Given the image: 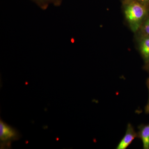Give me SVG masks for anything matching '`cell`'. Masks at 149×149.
I'll list each match as a JSON object with an SVG mask.
<instances>
[{"label":"cell","mask_w":149,"mask_h":149,"mask_svg":"<svg viewBox=\"0 0 149 149\" xmlns=\"http://www.w3.org/2000/svg\"><path fill=\"white\" fill-rule=\"evenodd\" d=\"M125 17L131 27L134 30H136L145 17L146 10L141 4L133 3L127 6L125 10Z\"/></svg>","instance_id":"6da1fadb"},{"label":"cell","mask_w":149,"mask_h":149,"mask_svg":"<svg viewBox=\"0 0 149 149\" xmlns=\"http://www.w3.org/2000/svg\"><path fill=\"white\" fill-rule=\"evenodd\" d=\"M21 134L16 128L9 125L1 118L0 120V144L1 149L10 148L12 142L18 141Z\"/></svg>","instance_id":"7a4b0ae2"},{"label":"cell","mask_w":149,"mask_h":149,"mask_svg":"<svg viewBox=\"0 0 149 149\" xmlns=\"http://www.w3.org/2000/svg\"><path fill=\"white\" fill-rule=\"evenodd\" d=\"M138 133H136L134 128L130 123L127 125L125 135L119 142L116 147L117 149H125L131 144L136 138H138Z\"/></svg>","instance_id":"3957f363"},{"label":"cell","mask_w":149,"mask_h":149,"mask_svg":"<svg viewBox=\"0 0 149 149\" xmlns=\"http://www.w3.org/2000/svg\"><path fill=\"white\" fill-rule=\"evenodd\" d=\"M139 131L138 132V138L142 141L143 148L144 149H149V123L148 124H141L139 125Z\"/></svg>","instance_id":"277c9868"},{"label":"cell","mask_w":149,"mask_h":149,"mask_svg":"<svg viewBox=\"0 0 149 149\" xmlns=\"http://www.w3.org/2000/svg\"><path fill=\"white\" fill-rule=\"evenodd\" d=\"M39 7L45 10L50 4H53L56 6H59L61 4L62 0H32Z\"/></svg>","instance_id":"5b68a950"},{"label":"cell","mask_w":149,"mask_h":149,"mask_svg":"<svg viewBox=\"0 0 149 149\" xmlns=\"http://www.w3.org/2000/svg\"><path fill=\"white\" fill-rule=\"evenodd\" d=\"M140 47L141 54L145 61L149 62V37L142 40Z\"/></svg>","instance_id":"8992f818"},{"label":"cell","mask_w":149,"mask_h":149,"mask_svg":"<svg viewBox=\"0 0 149 149\" xmlns=\"http://www.w3.org/2000/svg\"><path fill=\"white\" fill-rule=\"evenodd\" d=\"M147 85L148 90L149 98L148 104H147V105L146 106V107H145V112H146V113L149 114V78L147 80Z\"/></svg>","instance_id":"52a82bcc"},{"label":"cell","mask_w":149,"mask_h":149,"mask_svg":"<svg viewBox=\"0 0 149 149\" xmlns=\"http://www.w3.org/2000/svg\"><path fill=\"white\" fill-rule=\"evenodd\" d=\"M144 31L146 34L149 36V19L145 24V27H144Z\"/></svg>","instance_id":"ba28073f"},{"label":"cell","mask_w":149,"mask_h":149,"mask_svg":"<svg viewBox=\"0 0 149 149\" xmlns=\"http://www.w3.org/2000/svg\"><path fill=\"white\" fill-rule=\"evenodd\" d=\"M139 1L143 2H149V0H139Z\"/></svg>","instance_id":"9c48e42d"},{"label":"cell","mask_w":149,"mask_h":149,"mask_svg":"<svg viewBox=\"0 0 149 149\" xmlns=\"http://www.w3.org/2000/svg\"></svg>","instance_id":"30bf717a"}]
</instances>
